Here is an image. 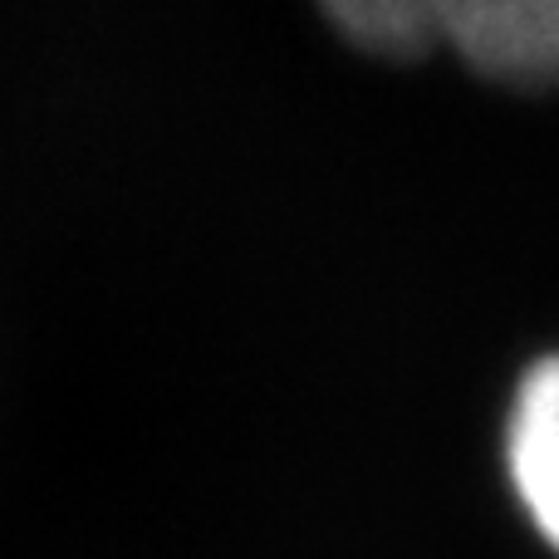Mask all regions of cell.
<instances>
[{
	"instance_id": "cell-1",
	"label": "cell",
	"mask_w": 559,
	"mask_h": 559,
	"mask_svg": "<svg viewBox=\"0 0 559 559\" xmlns=\"http://www.w3.org/2000/svg\"><path fill=\"white\" fill-rule=\"evenodd\" d=\"M368 55L417 59L452 49L511 88H559V0H319Z\"/></svg>"
},
{
	"instance_id": "cell-2",
	"label": "cell",
	"mask_w": 559,
	"mask_h": 559,
	"mask_svg": "<svg viewBox=\"0 0 559 559\" xmlns=\"http://www.w3.org/2000/svg\"><path fill=\"white\" fill-rule=\"evenodd\" d=\"M506 472L535 535L559 555V354L540 358L515 388L506 417Z\"/></svg>"
}]
</instances>
